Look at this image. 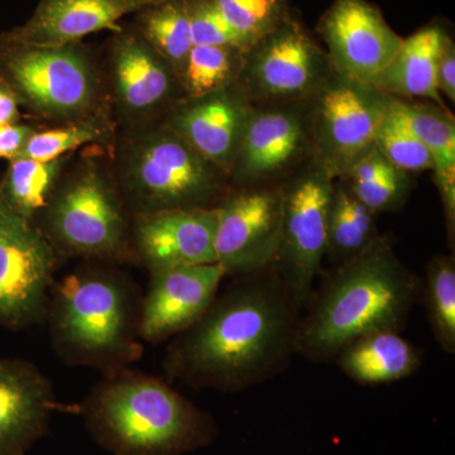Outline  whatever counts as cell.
<instances>
[{
    "label": "cell",
    "mask_w": 455,
    "mask_h": 455,
    "mask_svg": "<svg viewBox=\"0 0 455 455\" xmlns=\"http://www.w3.org/2000/svg\"><path fill=\"white\" fill-rule=\"evenodd\" d=\"M436 86L439 92L454 103L455 101V49L449 37L444 42L436 64Z\"/></svg>",
    "instance_id": "34"
},
{
    "label": "cell",
    "mask_w": 455,
    "mask_h": 455,
    "mask_svg": "<svg viewBox=\"0 0 455 455\" xmlns=\"http://www.w3.org/2000/svg\"><path fill=\"white\" fill-rule=\"evenodd\" d=\"M215 211V257L226 276H253L274 268L281 235L280 188L232 191Z\"/></svg>",
    "instance_id": "11"
},
{
    "label": "cell",
    "mask_w": 455,
    "mask_h": 455,
    "mask_svg": "<svg viewBox=\"0 0 455 455\" xmlns=\"http://www.w3.org/2000/svg\"><path fill=\"white\" fill-rule=\"evenodd\" d=\"M194 46L235 47L247 52L252 44L235 31L212 0H185Z\"/></svg>",
    "instance_id": "33"
},
{
    "label": "cell",
    "mask_w": 455,
    "mask_h": 455,
    "mask_svg": "<svg viewBox=\"0 0 455 455\" xmlns=\"http://www.w3.org/2000/svg\"><path fill=\"white\" fill-rule=\"evenodd\" d=\"M331 70L329 59L309 35L284 20L245 52L241 77L254 97L302 98L310 97Z\"/></svg>",
    "instance_id": "12"
},
{
    "label": "cell",
    "mask_w": 455,
    "mask_h": 455,
    "mask_svg": "<svg viewBox=\"0 0 455 455\" xmlns=\"http://www.w3.org/2000/svg\"><path fill=\"white\" fill-rule=\"evenodd\" d=\"M245 51L235 47L193 46L179 75L188 100L230 88L241 77Z\"/></svg>",
    "instance_id": "29"
},
{
    "label": "cell",
    "mask_w": 455,
    "mask_h": 455,
    "mask_svg": "<svg viewBox=\"0 0 455 455\" xmlns=\"http://www.w3.org/2000/svg\"><path fill=\"white\" fill-rule=\"evenodd\" d=\"M52 383L31 362L0 358V455H27L46 438L57 410Z\"/></svg>",
    "instance_id": "16"
},
{
    "label": "cell",
    "mask_w": 455,
    "mask_h": 455,
    "mask_svg": "<svg viewBox=\"0 0 455 455\" xmlns=\"http://www.w3.org/2000/svg\"><path fill=\"white\" fill-rule=\"evenodd\" d=\"M320 33L331 68L371 85L390 65L403 41L366 0H335L320 22Z\"/></svg>",
    "instance_id": "13"
},
{
    "label": "cell",
    "mask_w": 455,
    "mask_h": 455,
    "mask_svg": "<svg viewBox=\"0 0 455 455\" xmlns=\"http://www.w3.org/2000/svg\"><path fill=\"white\" fill-rule=\"evenodd\" d=\"M334 180L313 163L280 187L281 235L274 269L301 310L323 274Z\"/></svg>",
    "instance_id": "9"
},
{
    "label": "cell",
    "mask_w": 455,
    "mask_h": 455,
    "mask_svg": "<svg viewBox=\"0 0 455 455\" xmlns=\"http://www.w3.org/2000/svg\"><path fill=\"white\" fill-rule=\"evenodd\" d=\"M310 97L314 164L334 181L341 180L350 164L373 145L391 95L331 68Z\"/></svg>",
    "instance_id": "8"
},
{
    "label": "cell",
    "mask_w": 455,
    "mask_h": 455,
    "mask_svg": "<svg viewBox=\"0 0 455 455\" xmlns=\"http://www.w3.org/2000/svg\"><path fill=\"white\" fill-rule=\"evenodd\" d=\"M163 0H41L25 25L3 32L25 44L64 46L100 31L122 32L119 20Z\"/></svg>",
    "instance_id": "18"
},
{
    "label": "cell",
    "mask_w": 455,
    "mask_h": 455,
    "mask_svg": "<svg viewBox=\"0 0 455 455\" xmlns=\"http://www.w3.org/2000/svg\"><path fill=\"white\" fill-rule=\"evenodd\" d=\"M254 110L233 86L193 99L171 116L169 127L221 172L232 171Z\"/></svg>",
    "instance_id": "17"
},
{
    "label": "cell",
    "mask_w": 455,
    "mask_h": 455,
    "mask_svg": "<svg viewBox=\"0 0 455 455\" xmlns=\"http://www.w3.org/2000/svg\"><path fill=\"white\" fill-rule=\"evenodd\" d=\"M229 25L256 44L276 29L283 20L281 0H212Z\"/></svg>",
    "instance_id": "32"
},
{
    "label": "cell",
    "mask_w": 455,
    "mask_h": 455,
    "mask_svg": "<svg viewBox=\"0 0 455 455\" xmlns=\"http://www.w3.org/2000/svg\"><path fill=\"white\" fill-rule=\"evenodd\" d=\"M142 298L136 281L107 263L90 262L53 283L44 323L57 357L103 374L130 368L143 355Z\"/></svg>",
    "instance_id": "4"
},
{
    "label": "cell",
    "mask_w": 455,
    "mask_h": 455,
    "mask_svg": "<svg viewBox=\"0 0 455 455\" xmlns=\"http://www.w3.org/2000/svg\"><path fill=\"white\" fill-rule=\"evenodd\" d=\"M427 319L440 348L455 355V256L436 254L427 262L421 284Z\"/></svg>",
    "instance_id": "28"
},
{
    "label": "cell",
    "mask_w": 455,
    "mask_h": 455,
    "mask_svg": "<svg viewBox=\"0 0 455 455\" xmlns=\"http://www.w3.org/2000/svg\"><path fill=\"white\" fill-rule=\"evenodd\" d=\"M373 146L394 166L409 175L411 172L433 171L430 154L410 127L403 101L398 98H390L377 128Z\"/></svg>",
    "instance_id": "30"
},
{
    "label": "cell",
    "mask_w": 455,
    "mask_h": 455,
    "mask_svg": "<svg viewBox=\"0 0 455 455\" xmlns=\"http://www.w3.org/2000/svg\"><path fill=\"white\" fill-rule=\"evenodd\" d=\"M140 307L143 343L160 344L202 319L220 293L226 272L218 263L178 266L149 274Z\"/></svg>",
    "instance_id": "14"
},
{
    "label": "cell",
    "mask_w": 455,
    "mask_h": 455,
    "mask_svg": "<svg viewBox=\"0 0 455 455\" xmlns=\"http://www.w3.org/2000/svg\"><path fill=\"white\" fill-rule=\"evenodd\" d=\"M62 262L35 221L0 202V325L20 331L44 323Z\"/></svg>",
    "instance_id": "10"
},
{
    "label": "cell",
    "mask_w": 455,
    "mask_h": 455,
    "mask_svg": "<svg viewBox=\"0 0 455 455\" xmlns=\"http://www.w3.org/2000/svg\"><path fill=\"white\" fill-rule=\"evenodd\" d=\"M341 181L374 214L400 211L411 190L409 173L394 166L373 145L350 164Z\"/></svg>",
    "instance_id": "24"
},
{
    "label": "cell",
    "mask_w": 455,
    "mask_h": 455,
    "mask_svg": "<svg viewBox=\"0 0 455 455\" xmlns=\"http://www.w3.org/2000/svg\"><path fill=\"white\" fill-rule=\"evenodd\" d=\"M113 94L132 121L146 119L169 104L180 86L169 62L137 33H125L110 53Z\"/></svg>",
    "instance_id": "19"
},
{
    "label": "cell",
    "mask_w": 455,
    "mask_h": 455,
    "mask_svg": "<svg viewBox=\"0 0 455 455\" xmlns=\"http://www.w3.org/2000/svg\"><path fill=\"white\" fill-rule=\"evenodd\" d=\"M305 143L307 128L298 113L253 112L230 173L244 184L271 178L300 156Z\"/></svg>",
    "instance_id": "20"
},
{
    "label": "cell",
    "mask_w": 455,
    "mask_h": 455,
    "mask_svg": "<svg viewBox=\"0 0 455 455\" xmlns=\"http://www.w3.org/2000/svg\"><path fill=\"white\" fill-rule=\"evenodd\" d=\"M376 215L347 185H335L329 209L326 257L334 266L359 256L379 238Z\"/></svg>",
    "instance_id": "25"
},
{
    "label": "cell",
    "mask_w": 455,
    "mask_h": 455,
    "mask_svg": "<svg viewBox=\"0 0 455 455\" xmlns=\"http://www.w3.org/2000/svg\"><path fill=\"white\" fill-rule=\"evenodd\" d=\"M68 160V156H62L51 161H9L7 173L0 184V202L20 217L35 221L46 209Z\"/></svg>",
    "instance_id": "26"
},
{
    "label": "cell",
    "mask_w": 455,
    "mask_h": 455,
    "mask_svg": "<svg viewBox=\"0 0 455 455\" xmlns=\"http://www.w3.org/2000/svg\"><path fill=\"white\" fill-rule=\"evenodd\" d=\"M33 133L35 130L32 127L20 124V123L2 125L0 127V158H7L8 161L16 158Z\"/></svg>",
    "instance_id": "35"
},
{
    "label": "cell",
    "mask_w": 455,
    "mask_h": 455,
    "mask_svg": "<svg viewBox=\"0 0 455 455\" xmlns=\"http://www.w3.org/2000/svg\"><path fill=\"white\" fill-rule=\"evenodd\" d=\"M447 38L439 27H427L410 36L372 85L391 97L423 98L447 108L436 86V64Z\"/></svg>",
    "instance_id": "22"
},
{
    "label": "cell",
    "mask_w": 455,
    "mask_h": 455,
    "mask_svg": "<svg viewBox=\"0 0 455 455\" xmlns=\"http://www.w3.org/2000/svg\"><path fill=\"white\" fill-rule=\"evenodd\" d=\"M123 151L119 190L132 215L214 208L227 194L223 172L169 125L140 132Z\"/></svg>",
    "instance_id": "5"
},
{
    "label": "cell",
    "mask_w": 455,
    "mask_h": 455,
    "mask_svg": "<svg viewBox=\"0 0 455 455\" xmlns=\"http://www.w3.org/2000/svg\"><path fill=\"white\" fill-rule=\"evenodd\" d=\"M139 33L169 62L179 79L194 46L185 0H163L143 9L139 13Z\"/></svg>",
    "instance_id": "27"
},
{
    "label": "cell",
    "mask_w": 455,
    "mask_h": 455,
    "mask_svg": "<svg viewBox=\"0 0 455 455\" xmlns=\"http://www.w3.org/2000/svg\"><path fill=\"white\" fill-rule=\"evenodd\" d=\"M423 350L401 331H379L359 337L334 359L341 372L363 386L403 381L423 364Z\"/></svg>",
    "instance_id": "21"
},
{
    "label": "cell",
    "mask_w": 455,
    "mask_h": 455,
    "mask_svg": "<svg viewBox=\"0 0 455 455\" xmlns=\"http://www.w3.org/2000/svg\"><path fill=\"white\" fill-rule=\"evenodd\" d=\"M82 414L89 435L112 455H187L220 435L214 416L161 377L131 367L103 374Z\"/></svg>",
    "instance_id": "3"
},
{
    "label": "cell",
    "mask_w": 455,
    "mask_h": 455,
    "mask_svg": "<svg viewBox=\"0 0 455 455\" xmlns=\"http://www.w3.org/2000/svg\"><path fill=\"white\" fill-rule=\"evenodd\" d=\"M407 122L430 154L434 179L438 187L449 245L455 235V119L447 108L427 103L403 101Z\"/></svg>",
    "instance_id": "23"
},
{
    "label": "cell",
    "mask_w": 455,
    "mask_h": 455,
    "mask_svg": "<svg viewBox=\"0 0 455 455\" xmlns=\"http://www.w3.org/2000/svg\"><path fill=\"white\" fill-rule=\"evenodd\" d=\"M320 277L302 310L296 339V355L314 363L334 361L353 340L373 331L403 333L423 284L385 235Z\"/></svg>",
    "instance_id": "2"
},
{
    "label": "cell",
    "mask_w": 455,
    "mask_h": 455,
    "mask_svg": "<svg viewBox=\"0 0 455 455\" xmlns=\"http://www.w3.org/2000/svg\"><path fill=\"white\" fill-rule=\"evenodd\" d=\"M302 310L274 268L233 278L199 322L171 339L170 382L235 394L283 374L296 355Z\"/></svg>",
    "instance_id": "1"
},
{
    "label": "cell",
    "mask_w": 455,
    "mask_h": 455,
    "mask_svg": "<svg viewBox=\"0 0 455 455\" xmlns=\"http://www.w3.org/2000/svg\"><path fill=\"white\" fill-rule=\"evenodd\" d=\"M0 86L27 110L73 123L100 116L101 84L80 44L44 46L0 33Z\"/></svg>",
    "instance_id": "7"
},
{
    "label": "cell",
    "mask_w": 455,
    "mask_h": 455,
    "mask_svg": "<svg viewBox=\"0 0 455 455\" xmlns=\"http://www.w3.org/2000/svg\"><path fill=\"white\" fill-rule=\"evenodd\" d=\"M20 119V106L16 99L0 86V127L2 125L16 124Z\"/></svg>",
    "instance_id": "36"
},
{
    "label": "cell",
    "mask_w": 455,
    "mask_h": 455,
    "mask_svg": "<svg viewBox=\"0 0 455 455\" xmlns=\"http://www.w3.org/2000/svg\"><path fill=\"white\" fill-rule=\"evenodd\" d=\"M110 132L112 127L103 114L84 121L68 123L64 127L55 130L35 131L16 158L56 160L88 143L106 142L110 137Z\"/></svg>",
    "instance_id": "31"
},
{
    "label": "cell",
    "mask_w": 455,
    "mask_h": 455,
    "mask_svg": "<svg viewBox=\"0 0 455 455\" xmlns=\"http://www.w3.org/2000/svg\"><path fill=\"white\" fill-rule=\"evenodd\" d=\"M41 218L37 226L62 260L136 263L132 214L119 188L97 167L80 170L57 185Z\"/></svg>",
    "instance_id": "6"
},
{
    "label": "cell",
    "mask_w": 455,
    "mask_h": 455,
    "mask_svg": "<svg viewBox=\"0 0 455 455\" xmlns=\"http://www.w3.org/2000/svg\"><path fill=\"white\" fill-rule=\"evenodd\" d=\"M214 208L132 215L131 245L136 263L160 269L217 263Z\"/></svg>",
    "instance_id": "15"
}]
</instances>
